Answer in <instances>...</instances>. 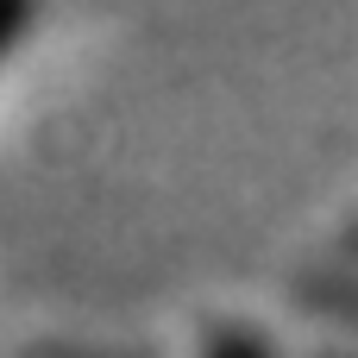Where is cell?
I'll return each mask as SVG.
<instances>
[{
	"mask_svg": "<svg viewBox=\"0 0 358 358\" xmlns=\"http://www.w3.org/2000/svg\"><path fill=\"white\" fill-rule=\"evenodd\" d=\"M19 6H25V0H0V50H6V38H13V25H19Z\"/></svg>",
	"mask_w": 358,
	"mask_h": 358,
	"instance_id": "obj_1",
	"label": "cell"
}]
</instances>
